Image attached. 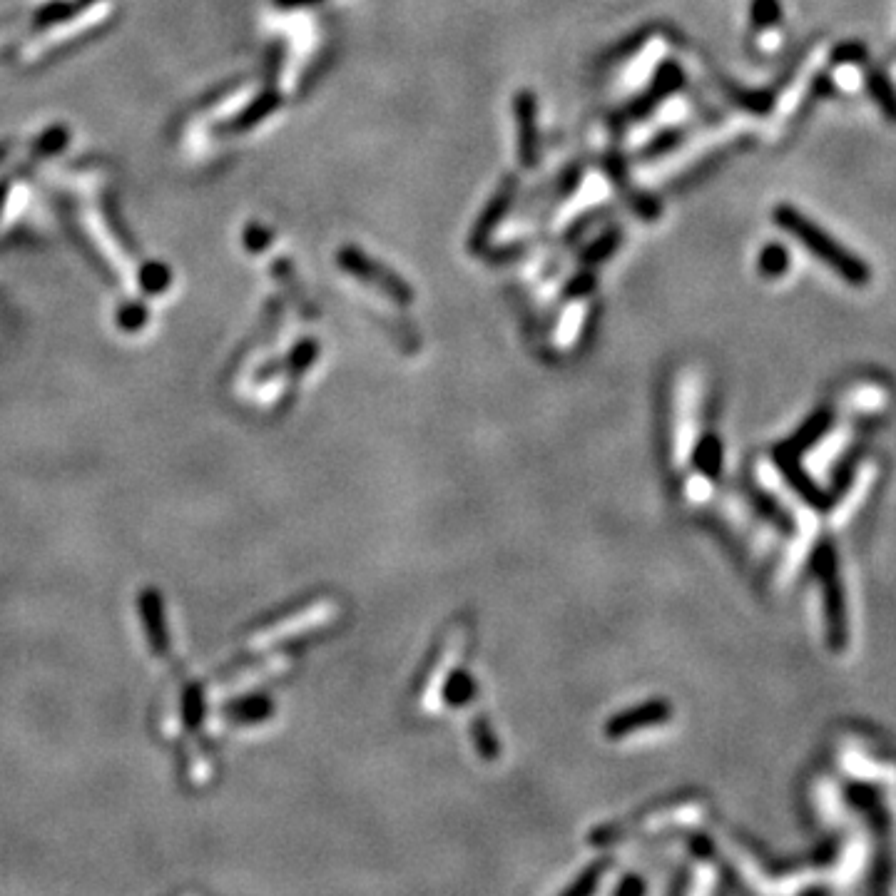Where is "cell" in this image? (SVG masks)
Segmentation results:
<instances>
[{"label": "cell", "instance_id": "1", "mask_svg": "<svg viewBox=\"0 0 896 896\" xmlns=\"http://www.w3.org/2000/svg\"><path fill=\"white\" fill-rule=\"evenodd\" d=\"M775 224H780L784 232L792 234L807 252H812L819 262L827 264L847 284H852V287H867L869 284L872 269L867 267V262L859 254L849 252L832 234L824 232L819 224H814L807 215L794 210L792 205L775 207Z\"/></svg>", "mask_w": 896, "mask_h": 896}, {"label": "cell", "instance_id": "2", "mask_svg": "<svg viewBox=\"0 0 896 896\" xmlns=\"http://www.w3.org/2000/svg\"><path fill=\"white\" fill-rule=\"evenodd\" d=\"M341 264H344L349 272L359 274L361 279L371 282L374 287H379L386 297H391L394 302L399 304H409L411 302V289L401 282V277L391 274L389 269L381 267V264L369 262V257H364L361 252H344L341 257Z\"/></svg>", "mask_w": 896, "mask_h": 896}, {"label": "cell", "instance_id": "3", "mask_svg": "<svg viewBox=\"0 0 896 896\" xmlns=\"http://www.w3.org/2000/svg\"><path fill=\"white\" fill-rule=\"evenodd\" d=\"M516 115H518V137H521V160L523 165L531 167L536 162V103L528 93L516 98Z\"/></svg>", "mask_w": 896, "mask_h": 896}, {"label": "cell", "instance_id": "4", "mask_svg": "<svg viewBox=\"0 0 896 896\" xmlns=\"http://www.w3.org/2000/svg\"><path fill=\"white\" fill-rule=\"evenodd\" d=\"M864 80H867L869 98L874 100L879 112H882L892 125H896V88L892 80H889V75L879 68H869Z\"/></svg>", "mask_w": 896, "mask_h": 896}, {"label": "cell", "instance_id": "5", "mask_svg": "<svg viewBox=\"0 0 896 896\" xmlns=\"http://www.w3.org/2000/svg\"><path fill=\"white\" fill-rule=\"evenodd\" d=\"M847 444H849V431H834V434H829L822 444L809 453V461H807L809 471H812L819 481H824L829 466H832L834 458H837L839 453L847 448Z\"/></svg>", "mask_w": 896, "mask_h": 896}, {"label": "cell", "instance_id": "6", "mask_svg": "<svg viewBox=\"0 0 896 896\" xmlns=\"http://www.w3.org/2000/svg\"><path fill=\"white\" fill-rule=\"evenodd\" d=\"M511 187H513V180L508 177L506 185H503V190L493 197L491 207L486 210L483 220L476 224V232H473V247H481L483 242H488V237H491L496 222H501L503 212H506V207H508V197H511Z\"/></svg>", "mask_w": 896, "mask_h": 896}, {"label": "cell", "instance_id": "7", "mask_svg": "<svg viewBox=\"0 0 896 896\" xmlns=\"http://www.w3.org/2000/svg\"><path fill=\"white\" fill-rule=\"evenodd\" d=\"M869 483H872V468L867 466V468H864V476L857 478V483H854V486L849 488V493H847V496H844V501L839 503V511H834V518L839 516V523L847 521V518L852 516L854 508H857L859 503H862V498L867 496V491H869Z\"/></svg>", "mask_w": 896, "mask_h": 896}, {"label": "cell", "instance_id": "8", "mask_svg": "<svg viewBox=\"0 0 896 896\" xmlns=\"http://www.w3.org/2000/svg\"><path fill=\"white\" fill-rule=\"evenodd\" d=\"M789 269V252L782 244H767L760 254V272L765 277H782Z\"/></svg>", "mask_w": 896, "mask_h": 896}, {"label": "cell", "instance_id": "9", "mask_svg": "<svg viewBox=\"0 0 896 896\" xmlns=\"http://www.w3.org/2000/svg\"><path fill=\"white\" fill-rule=\"evenodd\" d=\"M752 23L755 28H775L782 20L780 0H752Z\"/></svg>", "mask_w": 896, "mask_h": 896}, {"label": "cell", "instance_id": "10", "mask_svg": "<svg viewBox=\"0 0 896 896\" xmlns=\"http://www.w3.org/2000/svg\"><path fill=\"white\" fill-rule=\"evenodd\" d=\"M832 60L837 65H862L864 60H867V48H864L862 43L849 40V43H842L834 48Z\"/></svg>", "mask_w": 896, "mask_h": 896}, {"label": "cell", "instance_id": "11", "mask_svg": "<svg viewBox=\"0 0 896 896\" xmlns=\"http://www.w3.org/2000/svg\"><path fill=\"white\" fill-rule=\"evenodd\" d=\"M889 807H892V817H894V837H896V797L889 799Z\"/></svg>", "mask_w": 896, "mask_h": 896}]
</instances>
